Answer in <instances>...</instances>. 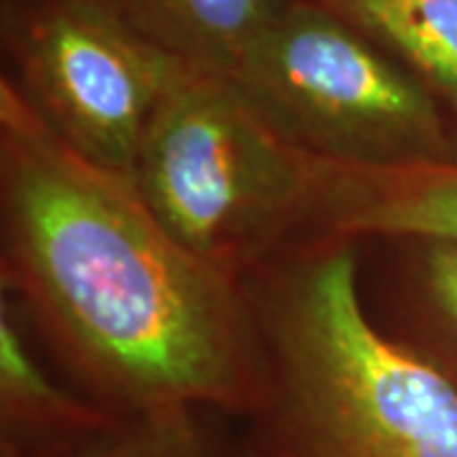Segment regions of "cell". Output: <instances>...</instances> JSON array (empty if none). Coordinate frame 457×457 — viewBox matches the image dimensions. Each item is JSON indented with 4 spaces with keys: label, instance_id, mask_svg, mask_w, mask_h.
I'll use <instances>...</instances> for the list:
<instances>
[{
    "label": "cell",
    "instance_id": "1",
    "mask_svg": "<svg viewBox=\"0 0 457 457\" xmlns=\"http://www.w3.org/2000/svg\"><path fill=\"white\" fill-rule=\"evenodd\" d=\"M0 282L26 326L117 417H254L264 351L245 282L196 260L130 176L92 163L0 77Z\"/></svg>",
    "mask_w": 457,
    "mask_h": 457
},
{
    "label": "cell",
    "instance_id": "2",
    "mask_svg": "<svg viewBox=\"0 0 457 457\" xmlns=\"http://www.w3.org/2000/svg\"><path fill=\"white\" fill-rule=\"evenodd\" d=\"M242 282L264 351L262 450L457 457V386L371 318L356 242L297 237Z\"/></svg>",
    "mask_w": 457,
    "mask_h": 457
},
{
    "label": "cell",
    "instance_id": "3",
    "mask_svg": "<svg viewBox=\"0 0 457 457\" xmlns=\"http://www.w3.org/2000/svg\"><path fill=\"white\" fill-rule=\"evenodd\" d=\"M311 170L231 79L191 71L150 117L130 179L186 252L245 279L303 234Z\"/></svg>",
    "mask_w": 457,
    "mask_h": 457
},
{
    "label": "cell",
    "instance_id": "4",
    "mask_svg": "<svg viewBox=\"0 0 457 457\" xmlns=\"http://www.w3.org/2000/svg\"><path fill=\"white\" fill-rule=\"evenodd\" d=\"M227 79L312 158L376 168L457 158L425 84L315 0H295Z\"/></svg>",
    "mask_w": 457,
    "mask_h": 457
},
{
    "label": "cell",
    "instance_id": "5",
    "mask_svg": "<svg viewBox=\"0 0 457 457\" xmlns=\"http://www.w3.org/2000/svg\"><path fill=\"white\" fill-rule=\"evenodd\" d=\"M8 74L59 137L132 176L155 110L194 69L158 49L110 0H0Z\"/></svg>",
    "mask_w": 457,
    "mask_h": 457
},
{
    "label": "cell",
    "instance_id": "6",
    "mask_svg": "<svg viewBox=\"0 0 457 457\" xmlns=\"http://www.w3.org/2000/svg\"><path fill=\"white\" fill-rule=\"evenodd\" d=\"M311 198L300 237L457 246V158L376 168L311 155Z\"/></svg>",
    "mask_w": 457,
    "mask_h": 457
},
{
    "label": "cell",
    "instance_id": "7",
    "mask_svg": "<svg viewBox=\"0 0 457 457\" xmlns=\"http://www.w3.org/2000/svg\"><path fill=\"white\" fill-rule=\"evenodd\" d=\"M359 282L378 326L457 386V246L363 239Z\"/></svg>",
    "mask_w": 457,
    "mask_h": 457
},
{
    "label": "cell",
    "instance_id": "8",
    "mask_svg": "<svg viewBox=\"0 0 457 457\" xmlns=\"http://www.w3.org/2000/svg\"><path fill=\"white\" fill-rule=\"evenodd\" d=\"M117 414L56 384L18 308L0 303V457H51L89 440Z\"/></svg>",
    "mask_w": 457,
    "mask_h": 457
},
{
    "label": "cell",
    "instance_id": "9",
    "mask_svg": "<svg viewBox=\"0 0 457 457\" xmlns=\"http://www.w3.org/2000/svg\"><path fill=\"white\" fill-rule=\"evenodd\" d=\"M158 49L194 71L231 77L295 0H110Z\"/></svg>",
    "mask_w": 457,
    "mask_h": 457
},
{
    "label": "cell",
    "instance_id": "10",
    "mask_svg": "<svg viewBox=\"0 0 457 457\" xmlns=\"http://www.w3.org/2000/svg\"><path fill=\"white\" fill-rule=\"evenodd\" d=\"M425 84L457 145V0H315Z\"/></svg>",
    "mask_w": 457,
    "mask_h": 457
},
{
    "label": "cell",
    "instance_id": "11",
    "mask_svg": "<svg viewBox=\"0 0 457 457\" xmlns=\"http://www.w3.org/2000/svg\"><path fill=\"white\" fill-rule=\"evenodd\" d=\"M51 457H224L198 411H153L114 417L89 440Z\"/></svg>",
    "mask_w": 457,
    "mask_h": 457
},
{
    "label": "cell",
    "instance_id": "12",
    "mask_svg": "<svg viewBox=\"0 0 457 457\" xmlns=\"http://www.w3.org/2000/svg\"><path fill=\"white\" fill-rule=\"evenodd\" d=\"M246 457H278V455H272V453L262 450L260 445H254V450H249V453H246Z\"/></svg>",
    "mask_w": 457,
    "mask_h": 457
}]
</instances>
